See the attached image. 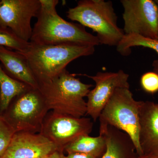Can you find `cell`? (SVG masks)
Instances as JSON below:
<instances>
[{"instance_id":"277c9868","label":"cell","mask_w":158,"mask_h":158,"mask_svg":"<svg viewBox=\"0 0 158 158\" xmlns=\"http://www.w3.org/2000/svg\"><path fill=\"white\" fill-rule=\"evenodd\" d=\"M66 13L69 19L96 32L100 44L117 46L125 35L117 25V16L111 1L81 0Z\"/></svg>"},{"instance_id":"4fadbf2b","label":"cell","mask_w":158,"mask_h":158,"mask_svg":"<svg viewBox=\"0 0 158 158\" xmlns=\"http://www.w3.org/2000/svg\"><path fill=\"white\" fill-rule=\"evenodd\" d=\"M99 135L104 138L106 151L101 158H136L135 146L127 133L116 128L100 123Z\"/></svg>"},{"instance_id":"6da1fadb","label":"cell","mask_w":158,"mask_h":158,"mask_svg":"<svg viewBox=\"0 0 158 158\" xmlns=\"http://www.w3.org/2000/svg\"><path fill=\"white\" fill-rule=\"evenodd\" d=\"M40 9L33 28L31 42L40 45L63 44L90 46L100 44L96 36L84 26L65 20L56 11L58 0H40Z\"/></svg>"},{"instance_id":"8fae6325","label":"cell","mask_w":158,"mask_h":158,"mask_svg":"<svg viewBox=\"0 0 158 158\" xmlns=\"http://www.w3.org/2000/svg\"><path fill=\"white\" fill-rule=\"evenodd\" d=\"M57 150L55 144L40 133L17 132L2 158H44Z\"/></svg>"},{"instance_id":"3957f363","label":"cell","mask_w":158,"mask_h":158,"mask_svg":"<svg viewBox=\"0 0 158 158\" xmlns=\"http://www.w3.org/2000/svg\"><path fill=\"white\" fill-rule=\"evenodd\" d=\"M65 69L56 77L39 85L49 111L80 118L87 114L88 96L93 85L86 84Z\"/></svg>"},{"instance_id":"ac0fdd59","label":"cell","mask_w":158,"mask_h":158,"mask_svg":"<svg viewBox=\"0 0 158 158\" xmlns=\"http://www.w3.org/2000/svg\"><path fill=\"white\" fill-rule=\"evenodd\" d=\"M30 42H26L8 28L0 27V46L18 52H22L28 47Z\"/></svg>"},{"instance_id":"5bb4252c","label":"cell","mask_w":158,"mask_h":158,"mask_svg":"<svg viewBox=\"0 0 158 158\" xmlns=\"http://www.w3.org/2000/svg\"><path fill=\"white\" fill-rule=\"evenodd\" d=\"M0 63L11 77L31 88L39 89L27 59L18 52L0 46Z\"/></svg>"},{"instance_id":"9c48e42d","label":"cell","mask_w":158,"mask_h":158,"mask_svg":"<svg viewBox=\"0 0 158 158\" xmlns=\"http://www.w3.org/2000/svg\"><path fill=\"white\" fill-rule=\"evenodd\" d=\"M40 0H0V27L8 28L19 38L30 42L33 18L40 9Z\"/></svg>"},{"instance_id":"44dd1931","label":"cell","mask_w":158,"mask_h":158,"mask_svg":"<svg viewBox=\"0 0 158 158\" xmlns=\"http://www.w3.org/2000/svg\"><path fill=\"white\" fill-rule=\"evenodd\" d=\"M65 158H98L94 156L81 152H73L68 154Z\"/></svg>"},{"instance_id":"2e32d148","label":"cell","mask_w":158,"mask_h":158,"mask_svg":"<svg viewBox=\"0 0 158 158\" xmlns=\"http://www.w3.org/2000/svg\"><path fill=\"white\" fill-rule=\"evenodd\" d=\"M29 87L28 85L8 75L0 63V114L7 109L15 96L22 93Z\"/></svg>"},{"instance_id":"7c38bea8","label":"cell","mask_w":158,"mask_h":158,"mask_svg":"<svg viewBox=\"0 0 158 158\" xmlns=\"http://www.w3.org/2000/svg\"><path fill=\"white\" fill-rule=\"evenodd\" d=\"M139 141L143 154L158 156V105L143 101L140 112Z\"/></svg>"},{"instance_id":"5b68a950","label":"cell","mask_w":158,"mask_h":158,"mask_svg":"<svg viewBox=\"0 0 158 158\" xmlns=\"http://www.w3.org/2000/svg\"><path fill=\"white\" fill-rule=\"evenodd\" d=\"M142 102L135 99L130 88H117L99 117L100 123L109 125L128 135L138 156L143 155L139 141Z\"/></svg>"},{"instance_id":"8992f818","label":"cell","mask_w":158,"mask_h":158,"mask_svg":"<svg viewBox=\"0 0 158 158\" xmlns=\"http://www.w3.org/2000/svg\"><path fill=\"white\" fill-rule=\"evenodd\" d=\"M49 111L39 89L30 87L15 96L0 115L15 132L40 133Z\"/></svg>"},{"instance_id":"7402d4cb","label":"cell","mask_w":158,"mask_h":158,"mask_svg":"<svg viewBox=\"0 0 158 158\" xmlns=\"http://www.w3.org/2000/svg\"><path fill=\"white\" fill-rule=\"evenodd\" d=\"M44 158H65V156L63 154V151L57 150Z\"/></svg>"},{"instance_id":"9a60e30c","label":"cell","mask_w":158,"mask_h":158,"mask_svg":"<svg viewBox=\"0 0 158 158\" xmlns=\"http://www.w3.org/2000/svg\"><path fill=\"white\" fill-rule=\"evenodd\" d=\"M104 138L99 135L96 137L89 135L81 136L65 146L64 151L67 154L81 152L101 158L106 151Z\"/></svg>"},{"instance_id":"ba28073f","label":"cell","mask_w":158,"mask_h":158,"mask_svg":"<svg viewBox=\"0 0 158 158\" xmlns=\"http://www.w3.org/2000/svg\"><path fill=\"white\" fill-rule=\"evenodd\" d=\"M125 34L157 39L158 6L152 0H121Z\"/></svg>"},{"instance_id":"ffe728a7","label":"cell","mask_w":158,"mask_h":158,"mask_svg":"<svg viewBox=\"0 0 158 158\" xmlns=\"http://www.w3.org/2000/svg\"><path fill=\"white\" fill-rule=\"evenodd\" d=\"M141 88L147 93L153 94L158 91V74L154 72H148L141 76Z\"/></svg>"},{"instance_id":"cb8c5ba5","label":"cell","mask_w":158,"mask_h":158,"mask_svg":"<svg viewBox=\"0 0 158 158\" xmlns=\"http://www.w3.org/2000/svg\"><path fill=\"white\" fill-rule=\"evenodd\" d=\"M136 158H158V156L144 154L142 156H138Z\"/></svg>"},{"instance_id":"d6986e66","label":"cell","mask_w":158,"mask_h":158,"mask_svg":"<svg viewBox=\"0 0 158 158\" xmlns=\"http://www.w3.org/2000/svg\"><path fill=\"white\" fill-rule=\"evenodd\" d=\"M15 132L0 115V158H2Z\"/></svg>"},{"instance_id":"e0dca14e","label":"cell","mask_w":158,"mask_h":158,"mask_svg":"<svg viewBox=\"0 0 158 158\" xmlns=\"http://www.w3.org/2000/svg\"><path fill=\"white\" fill-rule=\"evenodd\" d=\"M141 46L153 50L158 54V40L146 38L135 34H125L116 47L119 53L127 56L133 47Z\"/></svg>"},{"instance_id":"52a82bcc","label":"cell","mask_w":158,"mask_h":158,"mask_svg":"<svg viewBox=\"0 0 158 158\" xmlns=\"http://www.w3.org/2000/svg\"><path fill=\"white\" fill-rule=\"evenodd\" d=\"M93 126L90 118H77L50 111L44 118L40 134L64 152L65 146L77 138L89 135Z\"/></svg>"},{"instance_id":"d4e9b609","label":"cell","mask_w":158,"mask_h":158,"mask_svg":"<svg viewBox=\"0 0 158 158\" xmlns=\"http://www.w3.org/2000/svg\"><path fill=\"white\" fill-rule=\"evenodd\" d=\"M157 4V5L158 6V0H155V1H154ZM157 40H158V34H157Z\"/></svg>"},{"instance_id":"603a6c76","label":"cell","mask_w":158,"mask_h":158,"mask_svg":"<svg viewBox=\"0 0 158 158\" xmlns=\"http://www.w3.org/2000/svg\"><path fill=\"white\" fill-rule=\"evenodd\" d=\"M152 67L153 68V71L158 74V59L153 61L152 63Z\"/></svg>"},{"instance_id":"30bf717a","label":"cell","mask_w":158,"mask_h":158,"mask_svg":"<svg viewBox=\"0 0 158 158\" xmlns=\"http://www.w3.org/2000/svg\"><path fill=\"white\" fill-rule=\"evenodd\" d=\"M92 79L95 83L93 90L88 93L87 115L96 122L115 90L118 88H130L129 77L123 70L116 72H99L94 76L79 74Z\"/></svg>"},{"instance_id":"7a4b0ae2","label":"cell","mask_w":158,"mask_h":158,"mask_svg":"<svg viewBox=\"0 0 158 158\" xmlns=\"http://www.w3.org/2000/svg\"><path fill=\"white\" fill-rule=\"evenodd\" d=\"M94 52L95 47L90 46L40 45L30 42L25 50L18 52L27 59L39 85L56 77L75 59L93 55Z\"/></svg>"}]
</instances>
